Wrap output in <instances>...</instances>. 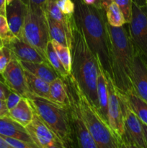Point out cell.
I'll use <instances>...</instances> for the list:
<instances>
[{"label":"cell","mask_w":147,"mask_h":148,"mask_svg":"<svg viewBox=\"0 0 147 148\" xmlns=\"http://www.w3.org/2000/svg\"><path fill=\"white\" fill-rule=\"evenodd\" d=\"M76 23L82 29L86 43L98 59L105 75L112 78L110 44L107 27L105 10L89 6L82 0H74Z\"/></svg>","instance_id":"cell-1"},{"label":"cell","mask_w":147,"mask_h":148,"mask_svg":"<svg viewBox=\"0 0 147 148\" xmlns=\"http://www.w3.org/2000/svg\"><path fill=\"white\" fill-rule=\"evenodd\" d=\"M71 33V75L99 114V106L97 96L99 62L88 46L82 29L76 23L74 17L72 20Z\"/></svg>","instance_id":"cell-2"},{"label":"cell","mask_w":147,"mask_h":148,"mask_svg":"<svg viewBox=\"0 0 147 148\" xmlns=\"http://www.w3.org/2000/svg\"><path fill=\"white\" fill-rule=\"evenodd\" d=\"M112 67V79L117 88L125 93L133 89L131 82V72L135 50L128 27H112L107 22Z\"/></svg>","instance_id":"cell-3"},{"label":"cell","mask_w":147,"mask_h":148,"mask_svg":"<svg viewBox=\"0 0 147 148\" xmlns=\"http://www.w3.org/2000/svg\"><path fill=\"white\" fill-rule=\"evenodd\" d=\"M61 78L65 83L66 91L74 100L79 113L98 148L121 147L110 127L101 118L97 111L79 88L71 75Z\"/></svg>","instance_id":"cell-4"},{"label":"cell","mask_w":147,"mask_h":148,"mask_svg":"<svg viewBox=\"0 0 147 148\" xmlns=\"http://www.w3.org/2000/svg\"><path fill=\"white\" fill-rule=\"evenodd\" d=\"M35 113L53 130L63 143L64 147H75L69 121L67 107H63L50 100L32 94L27 96Z\"/></svg>","instance_id":"cell-5"},{"label":"cell","mask_w":147,"mask_h":148,"mask_svg":"<svg viewBox=\"0 0 147 148\" xmlns=\"http://www.w3.org/2000/svg\"><path fill=\"white\" fill-rule=\"evenodd\" d=\"M46 10L38 7L27 5L20 38L35 48L46 59V47L50 38Z\"/></svg>","instance_id":"cell-6"},{"label":"cell","mask_w":147,"mask_h":148,"mask_svg":"<svg viewBox=\"0 0 147 148\" xmlns=\"http://www.w3.org/2000/svg\"><path fill=\"white\" fill-rule=\"evenodd\" d=\"M128 29L135 51L147 55V7L133 1L132 15Z\"/></svg>","instance_id":"cell-7"},{"label":"cell","mask_w":147,"mask_h":148,"mask_svg":"<svg viewBox=\"0 0 147 148\" xmlns=\"http://www.w3.org/2000/svg\"><path fill=\"white\" fill-rule=\"evenodd\" d=\"M105 76L108 90V125L119 142L121 147H122V137L124 133V121L121 92L114 85L112 78L108 75H105Z\"/></svg>","instance_id":"cell-8"},{"label":"cell","mask_w":147,"mask_h":148,"mask_svg":"<svg viewBox=\"0 0 147 148\" xmlns=\"http://www.w3.org/2000/svg\"><path fill=\"white\" fill-rule=\"evenodd\" d=\"M120 92L124 121V133L122 137V147L147 148L144 141L141 121L129 107L125 94Z\"/></svg>","instance_id":"cell-9"},{"label":"cell","mask_w":147,"mask_h":148,"mask_svg":"<svg viewBox=\"0 0 147 148\" xmlns=\"http://www.w3.org/2000/svg\"><path fill=\"white\" fill-rule=\"evenodd\" d=\"M67 94L69 100L67 108L74 146L82 148H98L79 113L74 100L68 92Z\"/></svg>","instance_id":"cell-10"},{"label":"cell","mask_w":147,"mask_h":148,"mask_svg":"<svg viewBox=\"0 0 147 148\" xmlns=\"http://www.w3.org/2000/svg\"><path fill=\"white\" fill-rule=\"evenodd\" d=\"M25 128L38 148L64 147L61 140L35 113L33 121Z\"/></svg>","instance_id":"cell-11"},{"label":"cell","mask_w":147,"mask_h":148,"mask_svg":"<svg viewBox=\"0 0 147 148\" xmlns=\"http://www.w3.org/2000/svg\"><path fill=\"white\" fill-rule=\"evenodd\" d=\"M1 75L7 86L12 91L24 98H27L30 94L26 82L24 69L21 62L14 56Z\"/></svg>","instance_id":"cell-12"},{"label":"cell","mask_w":147,"mask_h":148,"mask_svg":"<svg viewBox=\"0 0 147 148\" xmlns=\"http://www.w3.org/2000/svg\"><path fill=\"white\" fill-rule=\"evenodd\" d=\"M12 52L16 59L20 62H48L46 58L35 49L20 38L14 36L7 40L1 41Z\"/></svg>","instance_id":"cell-13"},{"label":"cell","mask_w":147,"mask_h":148,"mask_svg":"<svg viewBox=\"0 0 147 148\" xmlns=\"http://www.w3.org/2000/svg\"><path fill=\"white\" fill-rule=\"evenodd\" d=\"M27 5L22 0H13L6 7V18L12 33L21 38Z\"/></svg>","instance_id":"cell-14"},{"label":"cell","mask_w":147,"mask_h":148,"mask_svg":"<svg viewBox=\"0 0 147 148\" xmlns=\"http://www.w3.org/2000/svg\"><path fill=\"white\" fill-rule=\"evenodd\" d=\"M131 82L134 91L147 103V67L142 56L137 51L133 59Z\"/></svg>","instance_id":"cell-15"},{"label":"cell","mask_w":147,"mask_h":148,"mask_svg":"<svg viewBox=\"0 0 147 148\" xmlns=\"http://www.w3.org/2000/svg\"><path fill=\"white\" fill-rule=\"evenodd\" d=\"M0 134L34 143L25 127L12 119L9 115L0 118Z\"/></svg>","instance_id":"cell-16"},{"label":"cell","mask_w":147,"mask_h":148,"mask_svg":"<svg viewBox=\"0 0 147 148\" xmlns=\"http://www.w3.org/2000/svg\"><path fill=\"white\" fill-rule=\"evenodd\" d=\"M35 111L27 98L22 97L19 103L9 111V116L23 127H26L32 121Z\"/></svg>","instance_id":"cell-17"},{"label":"cell","mask_w":147,"mask_h":148,"mask_svg":"<svg viewBox=\"0 0 147 148\" xmlns=\"http://www.w3.org/2000/svg\"><path fill=\"white\" fill-rule=\"evenodd\" d=\"M20 62L25 70L28 71L33 75H35L36 77L43 79L48 83H50L55 79L60 77L48 62H40V63L27 62Z\"/></svg>","instance_id":"cell-18"},{"label":"cell","mask_w":147,"mask_h":148,"mask_svg":"<svg viewBox=\"0 0 147 148\" xmlns=\"http://www.w3.org/2000/svg\"><path fill=\"white\" fill-rule=\"evenodd\" d=\"M46 17L50 40H56L58 43L70 48L72 34L67 31L63 24L50 17L47 13Z\"/></svg>","instance_id":"cell-19"},{"label":"cell","mask_w":147,"mask_h":148,"mask_svg":"<svg viewBox=\"0 0 147 148\" xmlns=\"http://www.w3.org/2000/svg\"><path fill=\"white\" fill-rule=\"evenodd\" d=\"M97 96L99 101V111L101 118L108 124V90L107 78L105 74L99 64V75L97 78Z\"/></svg>","instance_id":"cell-20"},{"label":"cell","mask_w":147,"mask_h":148,"mask_svg":"<svg viewBox=\"0 0 147 148\" xmlns=\"http://www.w3.org/2000/svg\"><path fill=\"white\" fill-rule=\"evenodd\" d=\"M52 102L63 107H67L69 104V96L63 79L59 77L50 83L49 98Z\"/></svg>","instance_id":"cell-21"},{"label":"cell","mask_w":147,"mask_h":148,"mask_svg":"<svg viewBox=\"0 0 147 148\" xmlns=\"http://www.w3.org/2000/svg\"><path fill=\"white\" fill-rule=\"evenodd\" d=\"M26 82L30 94L48 99L50 83L24 69Z\"/></svg>","instance_id":"cell-22"},{"label":"cell","mask_w":147,"mask_h":148,"mask_svg":"<svg viewBox=\"0 0 147 148\" xmlns=\"http://www.w3.org/2000/svg\"><path fill=\"white\" fill-rule=\"evenodd\" d=\"M124 94L131 109L141 122L147 125V103L140 98L133 89Z\"/></svg>","instance_id":"cell-23"},{"label":"cell","mask_w":147,"mask_h":148,"mask_svg":"<svg viewBox=\"0 0 147 148\" xmlns=\"http://www.w3.org/2000/svg\"><path fill=\"white\" fill-rule=\"evenodd\" d=\"M46 59H47L48 62L50 64V66L54 69V70L57 72L58 75L61 77H64L70 75L69 73H68L67 71L63 66V64L61 62L60 59L53 47L51 40H49L47 44V47H46Z\"/></svg>","instance_id":"cell-24"},{"label":"cell","mask_w":147,"mask_h":148,"mask_svg":"<svg viewBox=\"0 0 147 148\" xmlns=\"http://www.w3.org/2000/svg\"><path fill=\"white\" fill-rule=\"evenodd\" d=\"M105 14L107 22L112 27H120L126 24L122 12L114 1L107 7Z\"/></svg>","instance_id":"cell-25"},{"label":"cell","mask_w":147,"mask_h":148,"mask_svg":"<svg viewBox=\"0 0 147 148\" xmlns=\"http://www.w3.org/2000/svg\"><path fill=\"white\" fill-rule=\"evenodd\" d=\"M54 49L56 50L61 62L63 64V66L67 71L68 73L71 74V54L70 48L69 46H63L58 43L56 40H51Z\"/></svg>","instance_id":"cell-26"},{"label":"cell","mask_w":147,"mask_h":148,"mask_svg":"<svg viewBox=\"0 0 147 148\" xmlns=\"http://www.w3.org/2000/svg\"><path fill=\"white\" fill-rule=\"evenodd\" d=\"M12 57L13 54L11 50L0 41V75L4 72Z\"/></svg>","instance_id":"cell-27"},{"label":"cell","mask_w":147,"mask_h":148,"mask_svg":"<svg viewBox=\"0 0 147 148\" xmlns=\"http://www.w3.org/2000/svg\"><path fill=\"white\" fill-rule=\"evenodd\" d=\"M114 2L119 7L125 18V23L128 24L132 15L133 0H114Z\"/></svg>","instance_id":"cell-28"},{"label":"cell","mask_w":147,"mask_h":148,"mask_svg":"<svg viewBox=\"0 0 147 148\" xmlns=\"http://www.w3.org/2000/svg\"><path fill=\"white\" fill-rule=\"evenodd\" d=\"M2 137H4L6 142L11 146L12 148H38L35 143H29L24 140L10 137H6V136H2Z\"/></svg>","instance_id":"cell-29"},{"label":"cell","mask_w":147,"mask_h":148,"mask_svg":"<svg viewBox=\"0 0 147 148\" xmlns=\"http://www.w3.org/2000/svg\"><path fill=\"white\" fill-rule=\"evenodd\" d=\"M14 36V35L10 30L5 16L0 15V40H7Z\"/></svg>","instance_id":"cell-30"},{"label":"cell","mask_w":147,"mask_h":148,"mask_svg":"<svg viewBox=\"0 0 147 148\" xmlns=\"http://www.w3.org/2000/svg\"><path fill=\"white\" fill-rule=\"evenodd\" d=\"M61 11L66 15H73L75 12V3L74 0H56Z\"/></svg>","instance_id":"cell-31"},{"label":"cell","mask_w":147,"mask_h":148,"mask_svg":"<svg viewBox=\"0 0 147 148\" xmlns=\"http://www.w3.org/2000/svg\"><path fill=\"white\" fill-rule=\"evenodd\" d=\"M22 98V95H20V94L14 92V91L12 90L8 95V96H7V99L5 100L9 111L14 108L19 103Z\"/></svg>","instance_id":"cell-32"},{"label":"cell","mask_w":147,"mask_h":148,"mask_svg":"<svg viewBox=\"0 0 147 148\" xmlns=\"http://www.w3.org/2000/svg\"><path fill=\"white\" fill-rule=\"evenodd\" d=\"M11 91L12 90L7 86L4 79L3 80L0 79V99H7V96H8V95Z\"/></svg>","instance_id":"cell-33"},{"label":"cell","mask_w":147,"mask_h":148,"mask_svg":"<svg viewBox=\"0 0 147 148\" xmlns=\"http://www.w3.org/2000/svg\"><path fill=\"white\" fill-rule=\"evenodd\" d=\"M27 5L35 6L46 10V2L47 0H22Z\"/></svg>","instance_id":"cell-34"},{"label":"cell","mask_w":147,"mask_h":148,"mask_svg":"<svg viewBox=\"0 0 147 148\" xmlns=\"http://www.w3.org/2000/svg\"><path fill=\"white\" fill-rule=\"evenodd\" d=\"M9 115V109L7 108L5 100L0 99V118Z\"/></svg>","instance_id":"cell-35"},{"label":"cell","mask_w":147,"mask_h":148,"mask_svg":"<svg viewBox=\"0 0 147 148\" xmlns=\"http://www.w3.org/2000/svg\"><path fill=\"white\" fill-rule=\"evenodd\" d=\"M84 3L89 6H95L99 8H103L101 3V0H82Z\"/></svg>","instance_id":"cell-36"},{"label":"cell","mask_w":147,"mask_h":148,"mask_svg":"<svg viewBox=\"0 0 147 148\" xmlns=\"http://www.w3.org/2000/svg\"><path fill=\"white\" fill-rule=\"evenodd\" d=\"M6 0H0V15H6Z\"/></svg>","instance_id":"cell-37"},{"label":"cell","mask_w":147,"mask_h":148,"mask_svg":"<svg viewBox=\"0 0 147 148\" xmlns=\"http://www.w3.org/2000/svg\"><path fill=\"white\" fill-rule=\"evenodd\" d=\"M0 148H12L1 134H0Z\"/></svg>","instance_id":"cell-38"},{"label":"cell","mask_w":147,"mask_h":148,"mask_svg":"<svg viewBox=\"0 0 147 148\" xmlns=\"http://www.w3.org/2000/svg\"><path fill=\"white\" fill-rule=\"evenodd\" d=\"M141 125H142L143 133H144V141H145V143L146 145V147H147V125L146 124H144L143 122H141Z\"/></svg>","instance_id":"cell-39"},{"label":"cell","mask_w":147,"mask_h":148,"mask_svg":"<svg viewBox=\"0 0 147 148\" xmlns=\"http://www.w3.org/2000/svg\"><path fill=\"white\" fill-rule=\"evenodd\" d=\"M114 1V0H101V3H102V6L103 7L104 10H106L107 7L110 5V4H112Z\"/></svg>","instance_id":"cell-40"},{"label":"cell","mask_w":147,"mask_h":148,"mask_svg":"<svg viewBox=\"0 0 147 148\" xmlns=\"http://www.w3.org/2000/svg\"><path fill=\"white\" fill-rule=\"evenodd\" d=\"M141 56H142L143 59H144V62H145L146 64V66L147 67V55H141Z\"/></svg>","instance_id":"cell-41"},{"label":"cell","mask_w":147,"mask_h":148,"mask_svg":"<svg viewBox=\"0 0 147 148\" xmlns=\"http://www.w3.org/2000/svg\"><path fill=\"white\" fill-rule=\"evenodd\" d=\"M12 1L13 0H6V4H7V5H8V4H10Z\"/></svg>","instance_id":"cell-42"},{"label":"cell","mask_w":147,"mask_h":148,"mask_svg":"<svg viewBox=\"0 0 147 148\" xmlns=\"http://www.w3.org/2000/svg\"><path fill=\"white\" fill-rule=\"evenodd\" d=\"M146 7H147V0H146Z\"/></svg>","instance_id":"cell-43"}]
</instances>
